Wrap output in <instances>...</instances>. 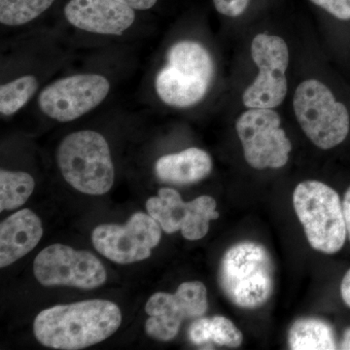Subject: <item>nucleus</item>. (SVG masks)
<instances>
[{
	"label": "nucleus",
	"instance_id": "7",
	"mask_svg": "<svg viewBox=\"0 0 350 350\" xmlns=\"http://www.w3.org/2000/svg\"><path fill=\"white\" fill-rule=\"evenodd\" d=\"M273 109L250 108L237 120L244 158L253 169H280L289 160L292 144Z\"/></svg>",
	"mask_w": 350,
	"mask_h": 350
},
{
	"label": "nucleus",
	"instance_id": "25",
	"mask_svg": "<svg viewBox=\"0 0 350 350\" xmlns=\"http://www.w3.org/2000/svg\"><path fill=\"white\" fill-rule=\"evenodd\" d=\"M340 295H342L345 305L350 308V269L342 278V284H340Z\"/></svg>",
	"mask_w": 350,
	"mask_h": 350
},
{
	"label": "nucleus",
	"instance_id": "24",
	"mask_svg": "<svg viewBox=\"0 0 350 350\" xmlns=\"http://www.w3.org/2000/svg\"><path fill=\"white\" fill-rule=\"evenodd\" d=\"M117 1L130 6L133 10H148L155 5L157 0H117Z\"/></svg>",
	"mask_w": 350,
	"mask_h": 350
},
{
	"label": "nucleus",
	"instance_id": "2",
	"mask_svg": "<svg viewBox=\"0 0 350 350\" xmlns=\"http://www.w3.org/2000/svg\"><path fill=\"white\" fill-rule=\"evenodd\" d=\"M219 283L234 305L247 310L264 306L275 287V268L268 250L255 241L234 244L221 260Z\"/></svg>",
	"mask_w": 350,
	"mask_h": 350
},
{
	"label": "nucleus",
	"instance_id": "14",
	"mask_svg": "<svg viewBox=\"0 0 350 350\" xmlns=\"http://www.w3.org/2000/svg\"><path fill=\"white\" fill-rule=\"evenodd\" d=\"M64 16L73 27L103 36H121L135 19V10L117 0H69Z\"/></svg>",
	"mask_w": 350,
	"mask_h": 350
},
{
	"label": "nucleus",
	"instance_id": "15",
	"mask_svg": "<svg viewBox=\"0 0 350 350\" xmlns=\"http://www.w3.org/2000/svg\"><path fill=\"white\" fill-rule=\"evenodd\" d=\"M43 236L42 222L31 209H22L0 224V268L31 252Z\"/></svg>",
	"mask_w": 350,
	"mask_h": 350
},
{
	"label": "nucleus",
	"instance_id": "11",
	"mask_svg": "<svg viewBox=\"0 0 350 350\" xmlns=\"http://www.w3.org/2000/svg\"><path fill=\"white\" fill-rule=\"evenodd\" d=\"M207 308L206 287L200 282H183L174 294L157 292L145 306L149 315L145 331L149 337L169 342L176 337L184 320L199 319Z\"/></svg>",
	"mask_w": 350,
	"mask_h": 350
},
{
	"label": "nucleus",
	"instance_id": "8",
	"mask_svg": "<svg viewBox=\"0 0 350 350\" xmlns=\"http://www.w3.org/2000/svg\"><path fill=\"white\" fill-rule=\"evenodd\" d=\"M33 273L43 286H69L92 290L107 280L103 262L89 251L53 244L41 251L33 262Z\"/></svg>",
	"mask_w": 350,
	"mask_h": 350
},
{
	"label": "nucleus",
	"instance_id": "23",
	"mask_svg": "<svg viewBox=\"0 0 350 350\" xmlns=\"http://www.w3.org/2000/svg\"><path fill=\"white\" fill-rule=\"evenodd\" d=\"M250 0H213L216 10L228 17H239L246 10Z\"/></svg>",
	"mask_w": 350,
	"mask_h": 350
},
{
	"label": "nucleus",
	"instance_id": "1",
	"mask_svg": "<svg viewBox=\"0 0 350 350\" xmlns=\"http://www.w3.org/2000/svg\"><path fill=\"white\" fill-rule=\"evenodd\" d=\"M122 323L119 306L107 300H88L52 306L33 322V333L50 349L78 350L100 344Z\"/></svg>",
	"mask_w": 350,
	"mask_h": 350
},
{
	"label": "nucleus",
	"instance_id": "4",
	"mask_svg": "<svg viewBox=\"0 0 350 350\" xmlns=\"http://www.w3.org/2000/svg\"><path fill=\"white\" fill-rule=\"evenodd\" d=\"M213 75V57L206 48L181 41L170 47L167 64L157 75V94L170 107H192L206 96Z\"/></svg>",
	"mask_w": 350,
	"mask_h": 350
},
{
	"label": "nucleus",
	"instance_id": "19",
	"mask_svg": "<svg viewBox=\"0 0 350 350\" xmlns=\"http://www.w3.org/2000/svg\"><path fill=\"white\" fill-rule=\"evenodd\" d=\"M38 88V79L32 75L22 76L0 87V112L11 116L27 105Z\"/></svg>",
	"mask_w": 350,
	"mask_h": 350
},
{
	"label": "nucleus",
	"instance_id": "17",
	"mask_svg": "<svg viewBox=\"0 0 350 350\" xmlns=\"http://www.w3.org/2000/svg\"><path fill=\"white\" fill-rule=\"evenodd\" d=\"M288 345L293 350L337 349L335 334L330 324L314 317H306L295 322L288 334Z\"/></svg>",
	"mask_w": 350,
	"mask_h": 350
},
{
	"label": "nucleus",
	"instance_id": "18",
	"mask_svg": "<svg viewBox=\"0 0 350 350\" xmlns=\"http://www.w3.org/2000/svg\"><path fill=\"white\" fill-rule=\"evenodd\" d=\"M36 188L31 174L24 172H0V211H11L22 206Z\"/></svg>",
	"mask_w": 350,
	"mask_h": 350
},
{
	"label": "nucleus",
	"instance_id": "20",
	"mask_svg": "<svg viewBox=\"0 0 350 350\" xmlns=\"http://www.w3.org/2000/svg\"><path fill=\"white\" fill-rule=\"evenodd\" d=\"M55 0H0V22L5 25H22L45 12Z\"/></svg>",
	"mask_w": 350,
	"mask_h": 350
},
{
	"label": "nucleus",
	"instance_id": "13",
	"mask_svg": "<svg viewBox=\"0 0 350 350\" xmlns=\"http://www.w3.org/2000/svg\"><path fill=\"white\" fill-rule=\"evenodd\" d=\"M216 206L211 196L183 202L180 194L170 188L160 189L157 197L146 202L149 215L160 224L163 231L167 234L180 231L188 241H198L206 236L211 221L220 216Z\"/></svg>",
	"mask_w": 350,
	"mask_h": 350
},
{
	"label": "nucleus",
	"instance_id": "16",
	"mask_svg": "<svg viewBox=\"0 0 350 350\" xmlns=\"http://www.w3.org/2000/svg\"><path fill=\"white\" fill-rule=\"evenodd\" d=\"M157 176L172 184H192L202 180L213 170V160L200 148L161 157L156 163Z\"/></svg>",
	"mask_w": 350,
	"mask_h": 350
},
{
	"label": "nucleus",
	"instance_id": "27",
	"mask_svg": "<svg viewBox=\"0 0 350 350\" xmlns=\"http://www.w3.org/2000/svg\"><path fill=\"white\" fill-rule=\"evenodd\" d=\"M340 349L350 350V328L347 329L345 332L342 344H340Z\"/></svg>",
	"mask_w": 350,
	"mask_h": 350
},
{
	"label": "nucleus",
	"instance_id": "22",
	"mask_svg": "<svg viewBox=\"0 0 350 350\" xmlns=\"http://www.w3.org/2000/svg\"><path fill=\"white\" fill-rule=\"evenodd\" d=\"M337 19L350 20V0H310Z\"/></svg>",
	"mask_w": 350,
	"mask_h": 350
},
{
	"label": "nucleus",
	"instance_id": "5",
	"mask_svg": "<svg viewBox=\"0 0 350 350\" xmlns=\"http://www.w3.org/2000/svg\"><path fill=\"white\" fill-rule=\"evenodd\" d=\"M295 213L313 250L335 254L347 238L340 196L322 182L304 181L293 193Z\"/></svg>",
	"mask_w": 350,
	"mask_h": 350
},
{
	"label": "nucleus",
	"instance_id": "10",
	"mask_svg": "<svg viewBox=\"0 0 350 350\" xmlns=\"http://www.w3.org/2000/svg\"><path fill=\"white\" fill-rule=\"evenodd\" d=\"M162 228L144 213L131 216L126 225L103 224L92 234L94 248L101 255L117 264L126 265L144 261L160 243Z\"/></svg>",
	"mask_w": 350,
	"mask_h": 350
},
{
	"label": "nucleus",
	"instance_id": "12",
	"mask_svg": "<svg viewBox=\"0 0 350 350\" xmlns=\"http://www.w3.org/2000/svg\"><path fill=\"white\" fill-rule=\"evenodd\" d=\"M110 83L105 76L77 75L62 78L41 92L38 105L51 119L70 122L98 107L107 98Z\"/></svg>",
	"mask_w": 350,
	"mask_h": 350
},
{
	"label": "nucleus",
	"instance_id": "9",
	"mask_svg": "<svg viewBox=\"0 0 350 350\" xmlns=\"http://www.w3.org/2000/svg\"><path fill=\"white\" fill-rule=\"evenodd\" d=\"M251 57L259 68V75L244 91V105L266 109L278 107L287 94L289 50L286 42L280 36L258 34L251 44Z\"/></svg>",
	"mask_w": 350,
	"mask_h": 350
},
{
	"label": "nucleus",
	"instance_id": "26",
	"mask_svg": "<svg viewBox=\"0 0 350 350\" xmlns=\"http://www.w3.org/2000/svg\"><path fill=\"white\" fill-rule=\"evenodd\" d=\"M342 209H344V215L345 226H347V238L350 241V187L345 193L344 202H342Z\"/></svg>",
	"mask_w": 350,
	"mask_h": 350
},
{
	"label": "nucleus",
	"instance_id": "6",
	"mask_svg": "<svg viewBox=\"0 0 350 350\" xmlns=\"http://www.w3.org/2000/svg\"><path fill=\"white\" fill-rule=\"evenodd\" d=\"M294 111L306 137L319 148L328 150L342 144L349 131V114L336 100L329 88L310 79L295 92Z\"/></svg>",
	"mask_w": 350,
	"mask_h": 350
},
{
	"label": "nucleus",
	"instance_id": "3",
	"mask_svg": "<svg viewBox=\"0 0 350 350\" xmlns=\"http://www.w3.org/2000/svg\"><path fill=\"white\" fill-rule=\"evenodd\" d=\"M57 162L64 180L84 194L105 195L114 184L109 145L96 131H79L64 137Z\"/></svg>",
	"mask_w": 350,
	"mask_h": 350
},
{
	"label": "nucleus",
	"instance_id": "21",
	"mask_svg": "<svg viewBox=\"0 0 350 350\" xmlns=\"http://www.w3.org/2000/svg\"><path fill=\"white\" fill-rule=\"evenodd\" d=\"M207 342L229 347H238L243 344V336L236 325L224 317L207 319Z\"/></svg>",
	"mask_w": 350,
	"mask_h": 350
}]
</instances>
